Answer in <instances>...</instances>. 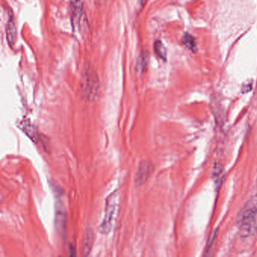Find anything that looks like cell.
Masks as SVG:
<instances>
[{
  "mask_svg": "<svg viewBox=\"0 0 257 257\" xmlns=\"http://www.w3.org/2000/svg\"><path fill=\"white\" fill-rule=\"evenodd\" d=\"M182 43L189 51H192L193 52H196V42H195V38L191 34H187V33L185 34L183 37H182Z\"/></svg>",
  "mask_w": 257,
  "mask_h": 257,
  "instance_id": "30bf717a",
  "label": "cell"
},
{
  "mask_svg": "<svg viewBox=\"0 0 257 257\" xmlns=\"http://www.w3.org/2000/svg\"><path fill=\"white\" fill-rule=\"evenodd\" d=\"M153 171H154V165L151 162L142 161L139 164L136 177H135V185L137 187H140L146 183L149 177L153 174Z\"/></svg>",
  "mask_w": 257,
  "mask_h": 257,
  "instance_id": "277c9868",
  "label": "cell"
},
{
  "mask_svg": "<svg viewBox=\"0 0 257 257\" xmlns=\"http://www.w3.org/2000/svg\"><path fill=\"white\" fill-rule=\"evenodd\" d=\"M154 51L155 53L157 55V56L159 57V58H160L161 59L164 60V61H166V48H165V45L162 43V42L159 41V40L156 41V43H154Z\"/></svg>",
  "mask_w": 257,
  "mask_h": 257,
  "instance_id": "8fae6325",
  "label": "cell"
},
{
  "mask_svg": "<svg viewBox=\"0 0 257 257\" xmlns=\"http://www.w3.org/2000/svg\"><path fill=\"white\" fill-rule=\"evenodd\" d=\"M149 61H150V58H149L148 54L144 53L141 55L140 58H138V64H137V68L139 70V71L145 70L148 66Z\"/></svg>",
  "mask_w": 257,
  "mask_h": 257,
  "instance_id": "7c38bea8",
  "label": "cell"
},
{
  "mask_svg": "<svg viewBox=\"0 0 257 257\" xmlns=\"http://www.w3.org/2000/svg\"><path fill=\"white\" fill-rule=\"evenodd\" d=\"M6 35H7L8 44L11 47L14 46L17 42L18 32L17 27L13 17H10L7 22V26H6Z\"/></svg>",
  "mask_w": 257,
  "mask_h": 257,
  "instance_id": "5b68a950",
  "label": "cell"
},
{
  "mask_svg": "<svg viewBox=\"0 0 257 257\" xmlns=\"http://www.w3.org/2000/svg\"><path fill=\"white\" fill-rule=\"evenodd\" d=\"M238 227L243 237H250L257 232L256 201H249L244 206L239 217Z\"/></svg>",
  "mask_w": 257,
  "mask_h": 257,
  "instance_id": "6da1fadb",
  "label": "cell"
},
{
  "mask_svg": "<svg viewBox=\"0 0 257 257\" xmlns=\"http://www.w3.org/2000/svg\"><path fill=\"white\" fill-rule=\"evenodd\" d=\"M59 204V207L57 205L56 207V226L59 229L61 232L65 230L66 223H67V213H66L65 209L62 204Z\"/></svg>",
  "mask_w": 257,
  "mask_h": 257,
  "instance_id": "52a82bcc",
  "label": "cell"
},
{
  "mask_svg": "<svg viewBox=\"0 0 257 257\" xmlns=\"http://www.w3.org/2000/svg\"><path fill=\"white\" fill-rule=\"evenodd\" d=\"M100 83L97 73L92 67H87L84 73L83 94L85 98L94 100L99 92Z\"/></svg>",
  "mask_w": 257,
  "mask_h": 257,
  "instance_id": "3957f363",
  "label": "cell"
},
{
  "mask_svg": "<svg viewBox=\"0 0 257 257\" xmlns=\"http://www.w3.org/2000/svg\"><path fill=\"white\" fill-rule=\"evenodd\" d=\"M119 208V196L118 192H114L108 196L105 207L104 216L99 226L101 234H108L113 228L118 216Z\"/></svg>",
  "mask_w": 257,
  "mask_h": 257,
  "instance_id": "7a4b0ae2",
  "label": "cell"
},
{
  "mask_svg": "<svg viewBox=\"0 0 257 257\" xmlns=\"http://www.w3.org/2000/svg\"><path fill=\"white\" fill-rule=\"evenodd\" d=\"M94 241V231L91 228H88V229L85 230V240H84V253H85V255H88L89 252H91Z\"/></svg>",
  "mask_w": 257,
  "mask_h": 257,
  "instance_id": "ba28073f",
  "label": "cell"
},
{
  "mask_svg": "<svg viewBox=\"0 0 257 257\" xmlns=\"http://www.w3.org/2000/svg\"><path fill=\"white\" fill-rule=\"evenodd\" d=\"M22 126H23L24 132L27 134V135H28L29 138H31L34 142H38L40 137L38 136V134H37L35 127L32 124H31L29 121H24Z\"/></svg>",
  "mask_w": 257,
  "mask_h": 257,
  "instance_id": "9c48e42d",
  "label": "cell"
},
{
  "mask_svg": "<svg viewBox=\"0 0 257 257\" xmlns=\"http://www.w3.org/2000/svg\"><path fill=\"white\" fill-rule=\"evenodd\" d=\"M71 5L73 22L79 26L83 16L84 0H71Z\"/></svg>",
  "mask_w": 257,
  "mask_h": 257,
  "instance_id": "8992f818",
  "label": "cell"
}]
</instances>
